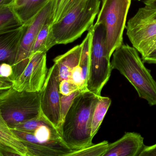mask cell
Returning <instances> with one entry per match:
<instances>
[{"label":"cell","instance_id":"1","mask_svg":"<svg viewBox=\"0 0 156 156\" xmlns=\"http://www.w3.org/2000/svg\"><path fill=\"white\" fill-rule=\"evenodd\" d=\"M11 129L28 149L30 156H68L73 152L42 112L37 117Z\"/></svg>","mask_w":156,"mask_h":156},{"label":"cell","instance_id":"2","mask_svg":"<svg viewBox=\"0 0 156 156\" xmlns=\"http://www.w3.org/2000/svg\"><path fill=\"white\" fill-rule=\"evenodd\" d=\"M89 91L77 96L69 108L61 127L63 140L73 151L93 145L92 121L99 97Z\"/></svg>","mask_w":156,"mask_h":156},{"label":"cell","instance_id":"3","mask_svg":"<svg viewBox=\"0 0 156 156\" xmlns=\"http://www.w3.org/2000/svg\"><path fill=\"white\" fill-rule=\"evenodd\" d=\"M112 69H116L135 87L140 98L150 106L156 105V81L134 47L123 44L112 55Z\"/></svg>","mask_w":156,"mask_h":156},{"label":"cell","instance_id":"4","mask_svg":"<svg viewBox=\"0 0 156 156\" xmlns=\"http://www.w3.org/2000/svg\"><path fill=\"white\" fill-rule=\"evenodd\" d=\"M100 0H82L61 20L53 24L57 44L73 42L94 25L98 15Z\"/></svg>","mask_w":156,"mask_h":156},{"label":"cell","instance_id":"5","mask_svg":"<svg viewBox=\"0 0 156 156\" xmlns=\"http://www.w3.org/2000/svg\"><path fill=\"white\" fill-rule=\"evenodd\" d=\"M41 91L0 90V116L10 128L37 117L41 114Z\"/></svg>","mask_w":156,"mask_h":156},{"label":"cell","instance_id":"6","mask_svg":"<svg viewBox=\"0 0 156 156\" xmlns=\"http://www.w3.org/2000/svg\"><path fill=\"white\" fill-rule=\"evenodd\" d=\"M93 30L87 88L95 94L101 96L102 89L108 82L113 70L111 56L107 48L105 26L95 23Z\"/></svg>","mask_w":156,"mask_h":156},{"label":"cell","instance_id":"7","mask_svg":"<svg viewBox=\"0 0 156 156\" xmlns=\"http://www.w3.org/2000/svg\"><path fill=\"white\" fill-rule=\"evenodd\" d=\"M131 0H105L95 23L102 24L106 32V44L109 55L123 44V33Z\"/></svg>","mask_w":156,"mask_h":156},{"label":"cell","instance_id":"8","mask_svg":"<svg viewBox=\"0 0 156 156\" xmlns=\"http://www.w3.org/2000/svg\"><path fill=\"white\" fill-rule=\"evenodd\" d=\"M126 29L132 46L144 58L156 41V8L147 5L140 8Z\"/></svg>","mask_w":156,"mask_h":156},{"label":"cell","instance_id":"9","mask_svg":"<svg viewBox=\"0 0 156 156\" xmlns=\"http://www.w3.org/2000/svg\"><path fill=\"white\" fill-rule=\"evenodd\" d=\"M52 0L31 21L25 24L26 30L23 36L16 61L12 66L16 79L21 74L30 62L34 44L39 31L49 19H52Z\"/></svg>","mask_w":156,"mask_h":156},{"label":"cell","instance_id":"10","mask_svg":"<svg viewBox=\"0 0 156 156\" xmlns=\"http://www.w3.org/2000/svg\"><path fill=\"white\" fill-rule=\"evenodd\" d=\"M59 84L58 66L54 63L48 71L45 83L41 91V111L61 133L62 122Z\"/></svg>","mask_w":156,"mask_h":156},{"label":"cell","instance_id":"11","mask_svg":"<svg viewBox=\"0 0 156 156\" xmlns=\"http://www.w3.org/2000/svg\"><path fill=\"white\" fill-rule=\"evenodd\" d=\"M48 71L46 53H34L31 56L26 68L15 80L13 87L19 91L40 92L45 83Z\"/></svg>","mask_w":156,"mask_h":156},{"label":"cell","instance_id":"12","mask_svg":"<svg viewBox=\"0 0 156 156\" xmlns=\"http://www.w3.org/2000/svg\"><path fill=\"white\" fill-rule=\"evenodd\" d=\"M144 138L136 132H126L124 136L109 144L103 156H139L145 147Z\"/></svg>","mask_w":156,"mask_h":156},{"label":"cell","instance_id":"13","mask_svg":"<svg viewBox=\"0 0 156 156\" xmlns=\"http://www.w3.org/2000/svg\"><path fill=\"white\" fill-rule=\"evenodd\" d=\"M0 156H30L28 149L1 116Z\"/></svg>","mask_w":156,"mask_h":156},{"label":"cell","instance_id":"14","mask_svg":"<svg viewBox=\"0 0 156 156\" xmlns=\"http://www.w3.org/2000/svg\"><path fill=\"white\" fill-rule=\"evenodd\" d=\"M26 25L0 34V61L13 66L16 61Z\"/></svg>","mask_w":156,"mask_h":156},{"label":"cell","instance_id":"15","mask_svg":"<svg viewBox=\"0 0 156 156\" xmlns=\"http://www.w3.org/2000/svg\"><path fill=\"white\" fill-rule=\"evenodd\" d=\"M82 50L81 44L54 59V62L58 66L60 83L64 80H71L73 70L80 63Z\"/></svg>","mask_w":156,"mask_h":156},{"label":"cell","instance_id":"16","mask_svg":"<svg viewBox=\"0 0 156 156\" xmlns=\"http://www.w3.org/2000/svg\"><path fill=\"white\" fill-rule=\"evenodd\" d=\"M52 0H15L12 4L23 24L31 21Z\"/></svg>","mask_w":156,"mask_h":156},{"label":"cell","instance_id":"17","mask_svg":"<svg viewBox=\"0 0 156 156\" xmlns=\"http://www.w3.org/2000/svg\"><path fill=\"white\" fill-rule=\"evenodd\" d=\"M53 24L51 18L43 25L35 39L32 54L37 52L47 53L57 44L53 31Z\"/></svg>","mask_w":156,"mask_h":156},{"label":"cell","instance_id":"18","mask_svg":"<svg viewBox=\"0 0 156 156\" xmlns=\"http://www.w3.org/2000/svg\"><path fill=\"white\" fill-rule=\"evenodd\" d=\"M23 25L12 4L0 6V34L15 30Z\"/></svg>","mask_w":156,"mask_h":156},{"label":"cell","instance_id":"19","mask_svg":"<svg viewBox=\"0 0 156 156\" xmlns=\"http://www.w3.org/2000/svg\"><path fill=\"white\" fill-rule=\"evenodd\" d=\"M111 104V100L109 98L101 96L99 97L92 118L91 129L92 137L94 138L98 131Z\"/></svg>","mask_w":156,"mask_h":156},{"label":"cell","instance_id":"20","mask_svg":"<svg viewBox=\"0 0 156 156\" xmlns=\"http://www.w3.org/2000/svg\"><path fill=\"white\" fill-rule=\"evenodd\" d=\"M16 78L13 66L3 62L0 66V90H6L13 87Z\"/></svg>","mask_w":156,"mask_h":156},{"label":"cell","instance_id":"21","mask_svg":"<svg viewBox=\"0 0 156 156\" xmlns=\"http://www.w3.org/2000/svg\"><path fill=\"white\" fill-rule=\"evenodd\" d=\"M108 145V141L104 140L97 144H93L83 149L73 151L68 156H103Z\"/></svg>","mask_w":156,"mask_h":156},{"label":"cell","instance_id":"22","mask_svg":"<svg viewBox=\"0 0 156 156\" xmlns=\"http://www.w3.org/2000/svg\"><path fill=\"white\" fill-rule=\"evenodd\" d=\"M83 91H85L79 89V90L72 93L69 95H64L60 94V96H61V98H60L61 114L62 124L66 116L69 108L71 107V105L73 102V100L78 95Z\"/></svg>","mask_w":156,"mask_h":156},{"label":"cell","instance_id":"23","mask_svg":"<svg viewBox=\"0 0 156 156\" xmlns=\"http://www.w3.org/2000/svg\"><path fill=\"white\" fill-rule=\"evenodd\" d=\"M80 89L71 80H64L59 84V92L64 95H69Z\"/></svg>","mask_w":156,"mask_h":156},{"label":"cell","instance_id":"24","mask_svg":"<svg viewBox=\"0 0 156 156\" xmlns=\"http://www.w3.org/2000/svg\"><path fill=\"white\" fill-rule=\"evenodd\" d=\"M142 60L144 62L156 64V41L149 51L147 55L142 58Z\"/></svg>","mask_w":156,"mask_h":156},{"label":"cell","instance_id":"25","mask_svg":"<svg viewBox=\"0 0 156 156\" xmlns=\"http://www.w3.org/2000/svg\"><path fill=\"white\" fill-rule=\"evenodd\" d=\"M139 156H156V144L152 146H145Z\"/></svg>","mask_w":156,"mask_h":156},{"label":"cell","instance_id":"26","mask_svg":"<svg viewBox=\"0 0 156 156\" xmlns=\"http://www.w3.org/2000/svg\"><path fill=\"white\" fill-rule=\"evenodd\" d=\"M62 1L63 0H53L52 12V21L58 13Z\"/></svg>","mask_w":156,"mask_h":156},{"label":"cell","instance_id":"27","mask_svg":"<svg viewBox=\"0 0 156 156\" xmlns=\"http://www.w3.org/2000/svg\"><path fill=\"white\" fill-rule=\"evenodd\" d=\"M144 4L156 9V0H146V1L144 2Z\"/></svg>","mask_w":156,"mask_h":156},{"label":"cell","instance_id":"28","mask_svg":"<svg viewBox=\"0 0 156 156\" xmlns=\"http://www.w3.org/2000/svg\"><path fill=\"white\" fill-rule=\"evenodd\" d=\"M15 0H0V6L11 5Z\"/></svg>","mask_w":156,"mask_h":156},{"label":"cell","instance_id":"29","mask_svg":"<svg viewBox=\"0 0 156 156\" xmlns=\"http://www.w3.org/2000/svg\"><path fill=\"white\" fill-rule=\"evenodd\" d=\"M104 1H105V0H101V1H102V2H103Z\"/></svg>","mask_w":156,"mask_h":156},{"label":"cell","instance_id":"30","mask_svg":"<svg viewBox=\"0 0 156 156\" xmlns=\"http://www.w3.org/2000/svg\"><path fill=\"white\" fill-rule=\"evenodd\" d=\"M132 1V0H131ZM137 1H141V0H137Z\"/></svg>","mask_w":156,"mask_h":156},{"label":"cell","instance_id":"31","mask_svg":"<svg viewBox=\"0 0 156 156\" xmlns=\"http://www.w3.org/2000/svg\"><path fill=\"white\" fill-rule=\"evenodd\" d=\"M14 2H15V1H14Z\"/></svg>","mask_w":156,"mask_h":156}]
</instances>
